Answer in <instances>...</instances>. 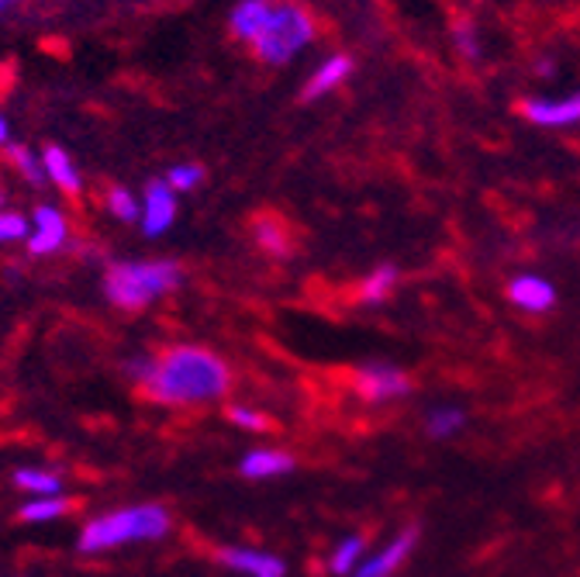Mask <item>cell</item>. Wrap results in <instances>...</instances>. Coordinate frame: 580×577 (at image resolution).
Segmentation results:
<instances>
[{"mask_svg":"<svg viewBox=\"0 0 580 577\" xmlns=\"http://www.w3.org/2000/svg\"><path fill=\"white\" fill-rule=\"evenodd\" d=\"M149 367H153V356H135V359H129V364H125V374H129L135 384H142L145 374H149Z\"/></svg>","mask_w":580,"mask_h":577,"instance_id":"obj_28","label":"cell"},{"mask_svg":"<svg viewBox=\"0 0 580 577\" xmlns=\"http://www.w3.org/2000/svg\"><path fill=\"white\" fill-rule=\"evenodd\" d=\"M69 512V501L63 495H38L35 501L21 504V519L24 522H53Z\"/></svg>","mask_w":580,"mask_h":577,"instance_id":"obj_20","label":"cell"},{"mask_svg":"<svg viewBox=\"0 0 580 577\" xmlns=\"http://www.w3.org/2000/svg\"><path fill=\"white\" fill-rule=\"evenodd\" d=\"M14 485L32 495H63V477L56 470H42V467L14 470Z\"/></svg>","mask_w":580,"mask_h":577,"instance_id":"obj_18","label":"cell"},{"mask_svg":"<svg viewBox=\"0 0 580 577\" xmlns=\"http://www.w3.org/2000/svg\"><path fill=\"white\" fill-rule=\"evenodd\" d=\"M298 467V461L283 450H249L242 456L238 470L246 474L249 480H266V477H283Z\"/></svg>","mask_w":580,"mask_h":577,"instance_id":"obj_15","label":"cell"},{"mask_svg":"<svg viewBox=\"0 0 580 577\" xmlns=\"http://www.w3.org/2000/svg\"><path fill=\"white\" fill-rule=\"evenodd\" d=\"M353 77V59L346 53H338V56H328L314 74L308 77L304 90H301V101H319L325 98V93L338 90L346 80Z\"/></svg>","mask_w":580,"mask_h":577,"instance_id":"obj_13","label":"cell"},{"mask_svg":"<svg viewBox=\"0 0 580 577\" xmlns=\"http://www.w3.org/2000/svg\"><path fill=\"white\" fill-rule=\"evenodd\" d=\"M253 238H256V246H259L263 253H270V256H287V249H290L283 225L274 222V219H259V222L253 225Z\"/></svg>","mask_w":580,"mask_h":577,"instance_id":"obj_22","label":"cell"},{"mask_svg":"<svg viewBox=\"0 0 580 577\" xmlns=\"http://www.w3.org/2000/svg\"><path fill=\"white\" fill-rule=\"evenodd\" d=\"M169 533V512L163 504H132L108 515H97L83 525L77 540L80 553H104L125 543H153Z\"/></svg>","mask_w":580,"mask_h":577,"instance_id":"obj_3","label":"cell"},{"mask_svg":"<svg viewBox=\"0 0 580 577\" xmlns=\"http://www.w3.org/2000/svg\"><path fill=\"white\" fill-rule=\"evenodd\" d=\"M42 163H45V177L56 190H63L66 198H80L83 195V174L77 159H72L63 146H45L42 149Z\"/></svg>","mask_w":580,"mask_h":577,"instance_id":"obj_11","label":"cell"},{"mask_svg":"<svg viewBox=\"0 0 580 577\" xmlns=\"http://www.w3.org/2000/svg\"><path fill=\"white\" fill-rule=\"evenodd\" d=\"M14 142V129H11V122H8V114L0 111V149H8Z\"/></svg>","mask_w":580,"mask_h":577,"instance_id":"obj_29","label":"cell"},{"mask_svg":"<svg viewBox=\"0 0 580 577\" xmlns=\"http://www.w3.org/2000/svg\"><path fill=\"white\" fill-rule=\"evenodd\" d=\"M553 69H556V66H553L549 59H543V63L536 66V74H539V77H549V74H553Z\"/></svg>","mask_w":580,"mask_h":577,"instance_id":"obj_31","label":"cell"},{"mask_svg":"<svg viewBox=\"0 0 580 577\" xmlns=\"http://www.w3.org/2000/svg\"><path fill=\"white\" fill-rule=\"evenodd\" d=\"M18 4H24V0H0V18H4L8 11H14Z\"/></svg>","mask_w":580,"mask_h":577,"instance_id":"obj_30","label":"cell"},{"mask_svg":"<svg viewBox=\"0 0 580 577\" xmlns=\"http://www.w3.org/2000/svg\"><path fill=\"white\" fill-rule=\"evenodd\" d=\"M32 232H29V253L32 256H53L59 249H66L69 243V219L66 211L56 208V204H35L32 208Z\"/></svg>","mask_w":580,"mask_h":577,"instance_id":"obj_6","label":"cell"},{"mask_svg":"<svg viewBox=\"0 0 580 577\" xmlns=\"http://www.w3.org/2000/svg\"><path fill=\"white\" fill-rule=\"evenodd\" d=\"M29 232H32V219H29V214L0 208V246L24 243V238H29Z\"/></svg>","mask_w":580,"mask_h":577,"instance_id":"obj_24","label":"cell"},{"mask_svg":"<svg viewBox=\"0 0 580 577\" xmlns=\"http://www.w3.org/2000/svg\"><path fill=\"white\" fill-rule=\"evenodd\" d=\"M398 287V270L391 267V263H383V267L370 270L367 277H362L359 284V301L362 304H380L387 301V295H391Z\"/></svg>","mask_w":580,"mask_h":577,"instance_id":"obj_17","label":"cell"},{"mask_svg":"<svg viewBox=\"0 0 580 577\" xmlns=\"http://www.w3.org/2000/svg\"><path fill=\"white\" fill-rule=\"evenodd\" d=\"M311 38H314L311 14L301 11L298 4H290V0H277L263 32L249 42V49L266 66H283L294 59L304 45H311Z\"/></svg>","mask_w":580,"mask_h":577,"instance_id":"obj_4","label":"cell"},{"mask_svg":"<svg viewBox=\"0 0 580 577\" xmlns=\"http://www.w3.org/2000/svg\"><path fill=\"white\" fill-rule=\"evenodd\" d=\"M362 550H367V540H362V536H346L343 543H338V546L332 550L328 570L338 574V577L353 574V570L359 567V561H362Z\"/></svg>","mask_w":580,"mask_h":577,"instance_id":"obj_19","label":"cell"},{"mask_svg":"<svg viewBox=\"0 0 580 577\" xmlns=\"http://www.w3.org/2000/svg\"><path fill=\"white\" fill-rule=\"evenodd\" d=\"M522 114L539 129H573L580 125V93H567V98H532L522 104Z\"/></svg>","mask_w":580,"mask_h":577,"instance_id":"obj_9","label":"cell"},{"mask_svg":"<svg viewBox=\"0 0 580 577\" xmlns=\"http://www.w3.org/2000/svg\"><path fill=\"white\" fill-rule=\"evenodd\" d=\"M183 280L177 259H118L104 270V298L121 311H142L174 295Z\"/></svg>","mask_w":580,"mask_h":577,"instance_id":"obj_2","label":"cell"},{"mask_svg":"<svg viewBox=\"0 0 580 577\" xmlns=\"http://www.w3.org/2000/svg\"><path fill=\"white\" fill-rule=\"evenodd\" d=\"M228 419L238 429H249V432H266V429H270V419H266L263 412H256V408H246V404H232Z\"/></svg>","mask_w":580,"mask_h":577,"instance_id":"obj_26","label":"cell"},{"mask_svg":"<svg viewBox=\"0 0 580 577\" xmlns=\"http://www.w3.org/2000/svg\"><path fill=\"white\" fill-rule=\"evenodd\" d=\"M464 422H467L464 408H432L428 419H425V432L432 440H449L464 429Z\"/></svg>","mask_w":580,"mask_h":577,"instance_id":"obj_21","label":"cell"},{"mask_svg":"<svg viewBox=\"0 0 580 577\" xmlns=\"http://www.w3.org/2000/svg\"><path fill=\"white\" fill-rule=\"evenodd\" d=\"M8 159L14 163V170L29 180L32 187H45L48 177H45V163H42V153L32 149V146H24V142H11L8 146Z\"/></svg>","mask_w":580,"mask_h":577,"instance_id":"obj_16","label":"cell"},{"mask_svg":"<svg viewBox=\"0 0 580 577\" xmlns=\"http://www.w3.org/2000/svg\"><path fill=\"white\" fill-rule=\"evenodd\" d=\"M356 391L362 401L370 404H387V401H398L411 391V380L404 370L391 367V364H367L359 367L356 374Z\"/></svg>","mask_w":580,"mask_h":577,"instance_id":"obj_7","label":"cell"},{"mask_svg":"<svg viewBox=\"0 0 580 577\" xmlns=\"http://www.w3.org/2000/svg\"><path fill=\"white\" fill-rule=\"evenodd\" d=\"M415 543H419V529L415 525L401 529V533L391 543L380 546L377 553H370L367 561H359V567L353 570V577H391L411 557V553H415Z\"/></svg>","mask_w":580,"mask_h":577,"instance_id":"obj_8","label":"cell"},{"mask_svg":"<svg viewBox=\"0 0 580 577\" xmlns=\"http://www.w3.org/2000/svg\"><path fill=\"white\" fill-rule=\"evenodd\" d=\"M507 298L522 311H549L556 304V287L539 274H518L507 284Z\"/></svg>","mask_w":580,"mask_h":577,"instance_id":"obj_12","label":"cell"},{"mask_svg":"<svg viewBox=\"0 0 580 577\" xmlns=\"http://www.w3.org/2000/svg\"><path fill=\"white\" fill-rule=\"evenodd\" d=\"M456 45H459V53H464L467 59H477L480 49H477V29L473 25H459L456 29Z\"/></svg>","mask_w":580,"mask_h":577,"instance_id":"obj_27","label":"cell"},{"mask_svg":"<svg viewBox=\"0 0 580 577\" xmlns=\"http://www.w3.org/2000/svg\"><path fill=\"white\" fill-rule=\"evenodd\" d=\"M0 208H4V195H0Z\"/></svg>","mask_w":580,"mask_h":577,"instance_id":"obj_32","label":"cell"},{"mask_svg":"<svg viewBox=\"0 0 580 577\" xmlns=\"http://www.w3.org/2000/svg\"><path fill=\"white\" fill-rule=\"evenodd\" d=\"M277 0H235V8L228 14V32L238 38V42H253L263 25H266V18H270Z\"/></svg>","mask_w":580,"mask_h":577,"instance_id":"obj_14","label":"cell"},{"mask_svg":"<svg viewBox=\"0 0 580 577\" xmlns=\"http://www.w3.org/2000/svg\"><path fill=\"white\" fill-rule=\"evenodd\" d=\"M142 211H138V229L145 238H159L174 229L177 222V190L163 180H149L142 187Z\"/></svg>","mask_w":580,"mask_h":577,"instance_id":"obj_5","label":"cell"},{"mask_svg":"<svg viewBox=\"0 0 580 577\" xmlns=\"http://www.w3.org/2000/svg\"><path fill=\"white\" fill-rule=\"evenodd\" d=\"M232 384L222 356L201 346H174L153 359L142 388L159 404H208L217 401Z\"/></svg>","mask_w":580,"mask_h":577,"instance_id":"obj_1","label":"cell"},{"mask_svg":"<svg viewBox=\"0 0 580 577\" xmlns=\"http://www.w3.org/2000/svg\"><path fill=\"white\" fill-rule=\"evenodd\" d=\"M166 184L174 187L177 195H187V190H193V187L204 184V166H201V163H177V166H169Z\"/></svg>","mask_w":580,"mask_h":577,"instance_id":"obj_25","label":"cell"},{"mask_svg":"<svg viewBox=\"0 0 580 577\" xmlns=\"http://www.w3.org/2000/svg\"><path fill=\"white\" fill-rule=\"evenodd\" d=\"M108 211H111V219H118V222H138V211H142V201H138V195H132L129 187H111L108 190Z\"/></svg>","mask_w":580,"mask_h":577,"instance_id":"obj_23","label":"cell"},{"mask_svg":"<svg viewBox=\"0 0 580 577\" xmlns=\"http://www.w3.org/2000/svg\"><path fill=\"white\" fill-rule=\"evenodd\" d=\"M222 564L235 574L246 577H287V564L277 557V553H263V550H249V546H228L217 553Z\"/></svg>","mask_w":580,"mask_h":577,"instance_id":"obj_10","label":"cell"}]
</instances>
